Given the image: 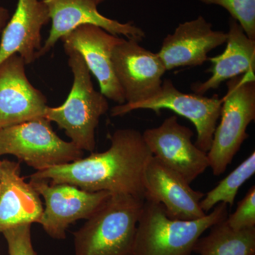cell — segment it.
Wrapping results in <instances>:
<instances>
[{
	"label": "cell",
	"mask_w": 255,
	"mask_h": 255,
	"mask_svg": "<svg viewBox=\"0 0 255 255\" xmlns=\"http://www.w3.org/2000/svg\"><path fill=\"white\" fill-rule=\"evenodd\" d=\"M108 150L69 163L38 171L30 179L50 184H72L91 192L128 194L144 200L142 174L152 157L142 133L132 128L118 129L109 136Z\"/></svg>",
	"instance_id": "cell-1"
},
{
	"label": "cell",
	"mask_w": 255,
	"mask_h": 255,
	"mask_svg": "<svg viewBox=\"0 0 255 255\" xmlns=\"http://www.w3.org/2000/svg\"><path fill=\"white\" fill-rule=\"evenodd\" d=\"M143 203V199L128 194H111L73 233L75 255H135Z\"/></svg>",
	"instance_id": "cell-2"
},
{
	"label": "cell",
	"mask_w": 255,
	"mask_h": 255,
	"mask_svg": "<svg viewBox=\"0 0 255 255\" xmlns=\"http://www.w3.org/2000/svg\"><path fill=\"white\" fill-rule=\"evenodd\" d=\"M228 216L227 204L220 203L201 219H172L162 204L144 200L137 226L135 255H192L201 236Z\"/></svg>",
	"instance_id": "cell-3"
},
{
	"label": "cell",
	"mask_w": 255,
	"mask_h": 255,
	"mask_svg": "<svg viewBox=\"0 0 255 255\" xmlns=\"http://www.w3.org/2000/svg\"><path fill=\"white\" fill-rule=\"evenodd\" d=\"M73 75L71 91L63 105L48 107L46 118L65 131L71 142L83 151L95 149V131L101 117L110 109L108 100L94 87L91 73L77 50L64 48Z\"/></svg>",
	"instance_id": "cell-4"
},
{
	"label": "cell",
	"mask_w": 255,
	"mask_h": 255,
	"mask_svg": "<svg viewBox=\"0 0 255 255\" xmlns=\"http://www.w3.org/2000/svg\"><path fill=\"white\" fill-rule=\"evenodd\" d=\"M223 97L221 122L216 127L207 152L209 167L216 177L226 172L249 135L248 126L255 119V74H245L227 81Z\"/></svg>",
	"instance_id": "cell-5"
},
{
	"label": "cell",
	"mask_w": 255,
	"mask_h": 255,
	"mask_svg": "<svg viewBox=\"0 0 255 255\" xmlns=\"http://www.w3.org/2000/svg\"><path fill=\"white\" fill-rule=\"evenodd\" d=\"M46 118L0 129V157L14 155L36 172L82 158L84 151L60 138Z\"/></svg>",
	"instance_id": "cell-6"
},
{
	"label": "cell",
	"mask_w": 255,
	"mask_h": 255,
	"mask_svg": "<svg viewBox=\"0 0 255 255\" xmlns=\"http://www.w3.org/2000/svg\"><path fill=\"white\" fill-rule=\"evenodd\" d=\"M222 104V98L217 95L207 97L195 93H183L176 88L172 80L167 79L153 97L135 104L115 106L111 114L112 117H122L137 110H152L157 114L162 110L173 111L194 124L197 132L195 145L208 152L221 116Z\"/></svg>",
	"instance_id": "cell-7"
},
{
	"label": "cell",
	"mask_w": 255,
	"mask_h": 255,
	"mask_svg": "<svg viewBox=\"0 0 255 255\" xmlns=\"http://www.w3.org/2000/svg\"><path fill=\"white\" fill-rule=\"evenodd\" d=\"M29 182L45 201L38 223L55 240L65 239L70 225L88 219L112 194L107 191H85L66 183L50 184L34 179H30Z\"/></svg>",
	"instance_id": "cell-8"
},
{
	"label": "cell",
	"mask_w": 255,
	"mask_h": 255,
	"mask_svg": "<svg viewBox=\"0 0 255 255\" xmlns=\"http://www.w3.org/2000/svg\"><path fill=\"white\" fill-rule=\"evenodd\" d=\"M194 132L178 122L176 116L142 133L152 156L191 184L209 167L207 152L192 142Z\"/></svg>",
	"instance_id": "cell-9"
},
{
	"label": "cell",
	"mask_w": 255,
	"mask_h": 255,
	"mask_svg": "<svg viewBox=\"0 0 255 255\" xmlns=\"http://www.w3.org/2000/svg\"><path fill=\"white\" fill-rule=\"evenodd\" d=\"M112 61L126 103L147 100L160 90L167 69L157 53L140 46L138 41L123 38L114 48Z\"/></svg>",
	"instance_id": "cell-10"
},
{
	"label": "cell",
	"mask_w": 255,
	"mask_h": 255,
	"mask_svg": "<svg viewBox=\"0 0 255 255\" xmlns=\"http://www.w3.org/2000/svg\"><path fill=\"white\" fill-rule=\"evenodd\" d=\"M49 14L51 27L49 36L37 53L36 59L44 56L63 36L79 26L90 24L103 28L114 36L123 35L128 39L142 41L145 32L132 21L121 23L107 18L97 9L96 0H41Z\"/></svg>",
	"instance_id": "cell-11"
},
{
	"label": "cell",
	"mask_w": 255,
	"mask_h": 255,
	"mask_svg": "<svg viewBox=\"0 0 255 255\" xmlns=\"http://www.w3.org/2000/svg\"><path fill=\"white\" fill-rule=\"evenodd\" d=\"M47 98L33 87L18 54L0 64V129L46 118Z\"/></svg>",
	"instance_id": "cell-12"
},
{
	"label": "cell",
	"mask_w": 255,
	"mask_h": 255,
	"mask_svg": "<svg viewBox=\"0 0 255 255\" xmlns=\"http://www.w3.org/2000/svg\"><path fill=\"white\" fill-rule=\"evenodd\" d=\"M144 200L159 203L172 219L192 221L204 217L200 202L205 194L195 191L177 172L152 156L142 174Z\"/></svg>",
	"instance_id": "cell-13"
},
{
	"label": "cell",
	"mask_w": 255,
	"mask_h": 255,
	"mask_svg": "<svg viewBox=\"0 0 255 255\" xmlns=\"http://www.w3.org/2000/svg\"><path fill=\"white\" fill-rule=\"evenodd\" d=\"M60 40L64 48L77 50L81 55L90 73L98 81L102 95L119 105L126 103L112 61V52L123 38L111 34L99 26L86 24Z\"/></svg>",
	"instance_id": "cell-14"
},
{
	"label": "cell",
	"mask_w": 255,
	"mask_h": 255,
	"mask_svg": "<svg viewBox=\"0 0 255 255\" xmlns=\"http://www.w3.org/2000/svg\"><path fill=\"white\" fill-rule=\"evenodd\" d=\"M227 41V33L214 31L212 24L199 16L180 23L167 35L157 54L167 70L186 66H199L208 60L211 50Z\"/></svg>",
	"instance_id": "cell-15"
},
{
	"label": "cell",
	"mask_w": 255,
	"mask_h": 255,
	"mask_svg": "<svg viewBox=\"0 0 255 255\" xmlns=\"http://www.w3.org/2000/svg\"><path fill=\"white\" fill-rule=\"evenodd\" d=\"M49 21L48 10L41 0H18L14 14L1 33L0 64L14 54L26 65L37 60L42 47V28Z\"/></svg>",
	"instance_id": "cell-16"
},
{
	"label": "cell",
	"mask_w": 255,
	"mask_h": 255,
	"mask_svg": "<svg viewBox=\"0 0 255 255\" xmlns=\"http://www.w3.org/2000/svg\"><path fill=\"white\" fill-rule=\"evenodd\" d=\"M43 206L41 196L21 177L20 164L1 160L0 175V233L38 223Z\"/></svg>",
	"instance_id": "cell-17"
},
{
	"label": "cell",
	"mask_w": 255,
	"mask_h": 255,
	"mask_svg": "<svg viewBox=\"0 0 255 255\" xmlns=\"http://www.w3.org/2000/svg\"><path fill=\"white\" fill-rule=\"evenodd\" d=\"M227 46L222 54L208 58L211 63L208 70L211 78L191 85L194 93L204 95L219 88L223 82L245 74H255V40L247 36L237 21L231 18L227 33Z\"/></svg>",
	"instance_id": "cell-18"
},
{
	"label": "cell",
	"mask_w": 255,
	"mask_h": 255,
	"mask_svg": "<svg viewBox=\"0 0 255 255\" xmlns=\"http://www.w3.org/2000/svg\"><path fill=\"white\" fill-rule=\"evenodd\" d=\"M209 234L196 242L199 255H255V228L235 231L226 220L210 228Z\"/></svg>",
	"instance_id": "cell-19"
},
{
	"label": "cell",
	"mask_w": 255,
	"mask_h": 255,
	"mask_svg": "<svg viewBox=\"0 0 255 255\" xmlns=\"http://www.w3.org/2000/svg\"><path fill=\"white\" fill-rule=\"evenodd\" d=\"M255 173V152L245 159L231 174L224 178L201 199V209L207 214L220 203L233 206L238 190Z\"/></svg>",
	"instance_id": "cell-20"
},
{
	"label": "cell",
	"mask_w": 255,
	"mask_h": 255,
	"mask_svg": "<svg viewBox=\"0 0 255 255\" xmlns=\"http://www.w3.org/2000/svg\"><path fill=\"white\" fill-rule=\"evenodd\" d=\"M206 4L222 6L238 21L247 36L255 40V0H199Z\"/></svg>",
	"instance_id": "cell-21"
},
{
	"label": "cell",
	"mask_w": 255,
	"mask_h": 255,
	"mask_svg": "<svg viewBox=\"0 0 255 255\" xmlns=\"http://www.w3.org/2000/svg\"><path fill=\"white\" fill-rule=\"evenodd\" d=\"M226 223L235 231L255 228V187L253 186L238 203L233 214L228 216Z\"/></svg>",
	"instance_id": "cell-22"
},
{
	"label": "cell",
	"mask_w": 255,
	"mask_h": 255,
	"mask_svg": "<svg viewBox=\"0 0 255 255\" xmlns=\"http://www.w3.org/2000/svg\"><path fill=\"white\" fill-rule=\"evenodd\" d=\"M1 233L7 244L9 255H38L32 243L31 225L10 228Z\"/></svg>",
	"instance_id": "cell-23"
},
{
	"label": "cell",
	"mask_w": 255,
	"mask_h": 255,
	"mask_svg": "<svg viewBox=\"0 0 255 255\" xmlns=\"http://www.w3.org/2000/svg\"><path fill=\"white\" fill-rule=\"evenodd\" d=\"M10 16L9 10L4 6H0V34L9 21Z\"/></svg>",
	"instance_id": "cell-24"
},
{
	"label": "cell",
	"mask_w": 255,
	"mask_h": 255,
	"mask_svg": "<svg viewBox=\"0 0 255 255\" xmlns=\"http://www.w3.org/2000/svg\"><path fill=\"white\" fill-rule=\"evenodd\" d=\"M105 1V0H96V1H97V4H100L101 3L103 2V1Z\"/></svg>",
	"instance_id": "cell-25"
},
{
	"label": "cell",
	"mask_w": 255,
	"mask_h": 255,
	"mask_svg": "<svg viewBox=\"0 0 255 255\" xmlns=\"http://www.w3.org/2000/svg\"><path fill=\"white\" fill-rule=\"evenodd\" d=\"M1 160H0V175H1Z\"/></svg>",
	"instance_id": "cell-26"
}]
</instances>
